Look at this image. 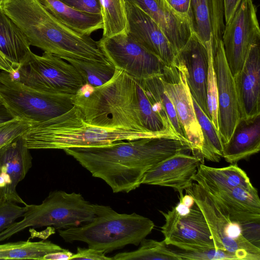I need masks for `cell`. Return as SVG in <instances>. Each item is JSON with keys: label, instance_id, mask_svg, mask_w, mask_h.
Returning <instances> with one entry per match:
<instances>
[{"label": "cell", "instance_id": "27", "mask_svg": "<svg viewBox=\"0 0 260 260\" xmlns=\"http://www.w3.org/2000/svg\"><path fill=\"white\" fill-rule=\"evenodd\" d=\"M192 180L199 184L247 188L254 187L245 172L236 164L223 168H213L201 164Z\"/></svg>", "mask_w": 260, "mask_h": 260}, {"label": "cell", "instance_id": "45", "mask_svg": "<svg viewBox=\"0 0 260 260\" xmlns=\"http://www.w3.org/2000/svg\"><path fill=\"white\" fill-rule=\"evenodd\" d=\"M5 1V0H0V6H1V5L2 4V3L4 1Z\"/></svg>", "mask_w": 260, "mask_h": 260}, {"label": "cell", "instance_id": "17", "mask_svg": "<svg viewBox=\"0 0 260 260\" xmlns=\"http://www.w3.org/2000/svg\"><path fill=\"white\" fill-rule=\"evenodd\" d=\"M127 34L148 51L159 58L166 66L172 64L178 52L157 23L140 8L126 2Z\"/></svg>", "mask_w": 260, "mask_h": 260}, {"label": "cell", "instance_id": "34", "mask_svg": "<svg viewBox=\"0 0 260 260\" xmlns=\"http://www.w3.org/2000/svg\"><path fill=\"white\" fill-rule=\"evenodd\" d=\"M173 250L181 260H238L237 257L225 250L208 247H194Z\"/></svg>", "mask_w": 260, "mask_h": 260}, {"label": "cell", "instance_id": "28", "mask_svg": "<svg viewBox=\"0 0 260 260\" xmlns=\"http://www.w3.org/2000/svg\"><path fill=\"white\" fill-rule=\"evenodd\" d=\"M65 250L50 241L9 242L0 244V259L43 260L47 254Z\"/></svg>", "mask_w": 260, "mask_h": 260}, {"label": "cell", "instance_id": "31", "mask_svg": "<svg viewBox=\"0 0 260 260\" xmlns=\"http://www.w3.org/2000/svg\"><path fill=\"white\" fill-rule=\"evenodd\" d=\"M137 250L120 252L112 257V260H181L172 250L167 248L164 240L157 241L144 238Z\"/></svg>", "mask_w": 260, "mask_h": 260}, {"label": "cell", "instance_id": "44", "mask_svg": "<svg viewBox=\"0 0 260 260\" xmlns=\"http://www.w3.org/2000/svg\"><path fill=\"white\" fill-rule=\"evenodd\" d=\"M182 203L185 204L187 207L190 208L195 203V201L193 197L188 193L183 195V193H180V197L179 198Z\"/></svg>", "mask_w": 260, "mask_h": 260}, {"label": "cell", "instance_id": "35", "mask_svg": "<svg viewBox=\"0 0 260 260\" xmlns=\"http://www.w3.org/2000/svg\"><path fill=\"white\" fill-rule=\"evenodd\" d=\"M209 67L207 83V103L209 118L218 130L217 122V88L216 77L214 67V54L208 51Z\"/></svg>", "mask_w": 260, "mask_h": 260}, {"label": "cell", "instance_id": "26", "mask_svg": "<svg viewBox=\"0 0 260 260\" xmlns=\"http://www.w3.org/2000/svg\"><path fill=\"white\" fill-rule=\"evenodd\" d=\"M140 82L154 110L172 125L181 140L189 144L178 120L174 106L165 91L159 76L141 80Z\"/></svg>", "mask_w": 260, "mask_h": 260}, {"label": "cell", "instance_id": "8", "mask_svg": "<svg viewBox=\"0 0 260 260\" xmlns=\"http://www.w3.org/2000/svg\"><path fill=\"white\" fill-rule=\"evenodd\" d=\"M0 96L15 118L41 123L71 109L73 96L38 91L13 80L9 73L0 72Z\"/></svg>", "mask_w": 260, "mask_h": 260}, {"label": "cell", "instance_id": "38", "mask_svg": "<svg viewBox=\"0 0 260 260\" xmlns=\"http://www.w3.org/2000/svg\"><path fill=\"white\" fill-rule=\"evenodd\" d=\"M66 5L80 11L101 14V0H59Z\"/></svg>", "mask_w": 260, "mask_h": 260}, {"label": "cell", "instance_id": "20", "mask_svg": "<svg viewBox=\"0 0 260 260\" xmlns=\"http://www.w3.org/2000/svg\"><path fill=\"white\" fill-rule=\"evenodd\" d=\"M234 79L240 119L260 115V43L251 47L243 68Z\"/></svg>", "mask_w": 260, "mask_h": 260}, {"label": "cell", "instance_id": "37", "mask_svg": "<svg viewBox=\"0 0 260 260\" xmlns=\"http://www.w3.org/2000/svg\"><path fill=\"white\" fill-rule=\"evenodd\" d=\"M25 211V205L21 207L12 202L0 201V233L7 229L17 218L22 217Z\"/></svg>", "mask_w": 260, "mask_h": 260}, {"label": "cell", "instance_id": "39", "mask_svg": "<svg viewBox=\"0 0 260 260\" xmlns=\"http://www.w3.org/2000/svg\"><path fill=\"white\" fill-rule=\"evenodd\" d=\"M71 259L112 260V257L107 256L102 251L89 247H78L77 253L73 254Z\"/></svg>", "mask_w": 260, "mask_h": 260}, {"label": "cell", "instance_id": "41", "mask_svg": "<svg viewBox=\"0 0 260 260\" xmlns=\"http://www.w3.org/2000/svg\"><path fill=\"white\" fill-rule=\"evenodd\" d=\"M241 1L242 0H224L225 24L230 22Z\"/></svg>", "mask_w": 260, "mask_h": 260}, {"label": "cell", "instance_id": "18", "mask_svg": "<svg viewBox=\"0 0 260 260\" xmlns=\"http://www.w3.org/2000/svg\"><path fill=\"white\" fill-rule=\"evenodd\" d=\"M202 158L186 152L173 155L146 172L141 184L169 187L183 193L192 184V177L203 164Z\"/></svg>", "mask_w": 260, "mask_h": 260}, {"label": "cell", "instance_id": "12", "mask_svg": "<svg viewBox=\"0 0 260 260\" xmlns=\"http://www.w3.org/2000/svg\"><path fill=\"white\" fill-rule=\"evenodd\" d=\"M165 91L172 102L178 120L189 142L193 155H201L203 138L193 108L182 62L176 56L174 62L165 66L159 76Z\"/></svg>", "mask_w": 260, "mask_h": 260}, {"label": "cell", "instance_id": "11", "mask_svg": "<svg viewBox=\"0 0 260 260\" xmlns=\"http://www.w3.org/2000/svg\"><path fill=\"white\" fill-rule=\"evenodd\" d=\"M222 42L228 65L234 77L243 68L251 47L260 43V29L253 0H242L225 25Z\"/></svg>", "mask_w": 260, "mask_h": 260}, {"label": "cell", "instance_id": "40", "mask_svg": "<svg viewBox=\"0 0 260 260\" xmlns=\"http://www.w3.org/2000/svg\"><path fill=\"white\" fill-rule=\"evenodd\" d=\"M169 5L178 13L187 16L190 22L191 0H166ZM191 23V22H190Z\"/></svg>", "mask_w": 260, "mask_h": 260}, {"label": "cell", "instance_id": "4", "mask_svg": "<svg viewBox=\"0 0 260 260\" xmlns=\"http://www.w3.org/2000/svg\"><path fill=\"white\" fill-rule=\"evenodd\" d=\"M171 132L152 133L134 128H106L85 122L76 106L66 113L41 123H32L24 136L30 149H62L97 146L142 138L170 137Z\"/></svg>", "mask_w": 260, "mask_h": 260}, {"label": "cell", "instance_id": "30", "mask_svg": "<svg viewBox=\"0 0 260 260\" xmlns=\"http://www.w3.org/2000/svg\"><path fill=\"white\" fill-rule=\"evenodd\" d=\"M125 0H101L104 37L127 34Z\"/></svg>", "mask_w": 260, "mask_h": 260}, {"label": "cell", "instance_id": "14", "mask_svg": "<svg viewBox=\"0 0 260 260\" xmlns=\"http://www.w3.org/2000/svg\"><path fill=\"white\" fill-rule=\"evenodd\" d=\"M165 223L161 227L167 245L185 249L194 247L215 248L205 218L195 203L188 214L181 216L174 207L167 212L159 211Z\"/></svg>", "mask_w": 260, "mask_h": 260}, {"label": "cell", "instance_id": "2", "mask_svg": "<svg viewBox=\"0 0 260 260\" xmlns=\"http://www.w3.org/2000/svg\"><path fill=\"white\" fill-rule=\"evenodd\" d=\"M2 9L21 30L30 46L67 61L110 63L98 42L63 24L39 0H6Z\"/></svg>", "mask_w": 260, "mask_h": 260}, {"label": "cell", "instance_id": "19", "mask_svg": "<svg viewBox=\"0 0 260 260\" xmlns=\"http://www.w3.org/2000/svg\"><path fill=\"white\" fill-rule=\"evenodd\" d=\"M176 56L184 64L186 81L192 97L209 118L207 103L209 58L206 47L192 32Z\"/></svg>", "mask_w": 260, "mask_h": 260}, {"label": "cell", "instance_id": "21", "mask_svg": "<svg viewBox=\"0 0 260 260\" xmlns=\"http://www.w3.org/2000/svg\"><path fill=\"white\" fill-rule=\"evenodd\" d=\"M135 5L158 25L167 39L178 52L193 32L189 18L176 12L166 0H125Z\"/></svg>", "mask_w": 260, "mask_h": 260}, {"label": "cell", "instance_id": "3", "mask_svg": "<svg viewBox=\"0 0 260 260\" xmlns=\"http://www.w3.org/2000/svg\"><path fill=\"white\" fill-rule=\"evenodd\" d=\"M72 100L90 125L149 132L141 117L136 80L122 70L116 69L112 78L102 85L84 84Z\"/></svg>", "mask_w": 260, "mask_h": 260}, {"label": "cell", "instance_id": "24", "mask_svg": "<svg viewBox=\"0 0 260 260\" xmlns=\"http://www.w3.org/2000/svg\"><path fill=\"white\" fill-rule=\"evenodd\" d=\"M260 150V115L240 119L227 143L223 146L222 157L231 164L257 153Z\"/></svg>", "mask_w": 260, "mask_h": 260}, {"label": "cell", "instance_id": "13", "mask_svg": "<svg viewBox=\"0 0 260 260\" xmlns=\"http://www.w3.org/2000/svg\"><path fill=\"white\" fill-rule=\"evenodd\" d=\"M200 185L222 205L233 221L241 225L244 237L259 247L260 200L257 189Z\"/></svg>", "mask_w": 260, "mask_h": 260}, {"label": "cell", "instance_id": "1", "mask_svg": "<svg viewBox=\"0 0 260 260\" xmlns=\"http://www.w3.org/2000/svg\"><path fill=\"white\" fill-rule=\"evenodd\" d=\"M93 177L103 180L114 193L139 187L151 169L180 152H192L189 144L176 137L122 141L97 146L63 150Z\"/></svg>", "mask_w": 260, "mask_h": 260}, {"label": "cell", "instance_id": "7", "mask_svg": "<svg viewBox=\"0 0 260 260\" xmlns=\"http://www.w3.org/2000/svg\"><path fill=\"white\" fill-rule=\"evenodd\" d=\"M185 190L202 211L215 248L234 254L238 260H260V248L244 237L241 225L231 219L222 205L197 183Z\"/></svg>", "mask_w": 260, "mask_h": 260}, {"label": "cell", "instance_id": "29", "mask_svg": "<svg viewBox=\"0 0 260 260\" xmlns=\"http://www.w3.org/2000/svg\"><path fill=\"white\" fill-rule=\"evenodd\" d=\"M192 98L195 113L203 138L201 154L203 158L218 162L223 155V145L218 132L195 100L192 97Z\"/></svg>", "mask_w": 260, "mask_h": 260}, {"label": "cell", "instance_id": "42", "mask_svg": "<svg viewBox=\"0 0 260 260\" xmlns=\"http://www.w3.org/2000/svg\"><path fill=\"white\" fill-rule=\"evenodd\" d=\"M73 253L66 249L63 251H60L53 253H50L44 256L43 260H59V259H71Z\"/></svg>", "mask_w": 260, "mask_h": 260}, {"label": "cell", "instance_id": "9", "mask_svg": "<svg viewBox=\"0 0 260 260\" xmlns=\"http://www.w3.org/2000/svg\"><path fill=\"white\" fill-rule=\"evenodd\" d=\"M17 81L43 92L74 96L85 84L76 68L63 59L44 52H32L17 71Z\"/></svg>", "mask_w": 260, "mask_h": 260}, {"label": "cell", "instance_id": "16", "mask_svg": "<svg viewBox=\"0 0 260 260\" xmlns=\"http://www.w3.org/2000/svg\"><path fill=\"white\" fill-rule=\"evenodd\" d=\"M24 135L0 148V201L27 204L16 190L32 165Z\"/></svg>", "mask_w": 260, "mask_h": 260}, {"label": "cell", "instance_id": "15", "mask_svg": "<svg viewBox=\"0 0 260 260\" xmlns=\"http://www.w3.org/2000/svg\"><path fill=\"white\" fill-rule=\"evenodd\" d=\"M217 88L218 133L223 146L230 139L240 120V114L234 77L228 65L222 40L213 59Z\"/></svg>", "mask_w": 260, "mask_h": 260}, {"label": "cell", "instance_id": "5", "mask_svg": "<svg viewBox=\"0 0 260 260\" xmlns=\"http://www.w3.org/2000/svg\"><path fill=\"white\" fill-rule=\"evenodd\" d=\"M154 227V222L147 217L136 213L120 214L104 206L92 221L59 230L58 234L66 242L82 241L89 248L107 253L129 244L138 246Z\"/></svg>", "mask_w": 260, "mask_h": 260}, {"label": "cell", "instance_id": "36", "mask_svg": "<svg viewBox=\"0 0 260 260\" xmlns=\"http://www.w3.org/2000/svg\"><path fill=\"white\" fill-rule=\"evenodd\" d=\"M32 124L28 121L18 118L0 123V148L24 135L30 129Z\"/></svg>", "mask_w": 260, "mask_h": 260}, {"label": "cell", "instance_id": "25", "mask_svg": "<svg viewBox=\"0 0 260 260\" xmlns=\"http://www.w3.org/2000/svg\"><path fill=\"white\" fill-rule=\"evenodd\" d=\"M56 18L72 30L89 36L93 31L103 29L102 14L88 13L70 7L59 0H39Z\"/></svg>", "mask_w": 260, "mask_h": 260}, {"label": "cell", "instance_id": "43", "mask_svg": "<svg viewBox=\"0 0 260 260\" xmlns=\"http://www.w3.org/2000/svg\"><path fill=\"white\" fill-rule=\"evenodd\" d=\"M15 118L7 107L0 96V123L8 121Z\"/></svg>", "mask_w": 260, "mask_h": 260}, {"label": "cell", "instance_id": "32", "mask_svg": "<svg viewBox=\"0 0 260 260\" xmlns=\"http://www.w3.org/2000/svg\"><path fill=\"white\" fill-rule=\"evenodd\" d=\"M68 61L79 73L85 84L93 87L103 85L113 76L116 68L111 63L70 59Z\"/></svg>", "mask_w": 260, "mask_h": 260}, {"label": "cell", "instance_id": "23", "mask_svg": "<svg viewBox=\"0 0 260 260\" xmlns=\"http://www.w3.org/2000/svg\"><path fill=\"white\" fill-rule=\"evenodd\" d=\"M30 45L17 25L0 6V69L12 74L28 59Z\"/></svg>", "mask_w": 260, "mask_h": 260}, {"label": "cell", "instance_id": "10", "mask_svg": "<svg viewBox=\"0 0 260 260\" xmlns=\"http://www.w3.org/2000/svg\"><path fill=\"white\" fill-rule=\"evenodd\" d=\"M105 57L116 69L136 80L160 76L166 64L127 34L103 37L99 41Z\"/></svg>", "mask_w": 260, "mask_h": 260}, {"label": "cell", "instance_id": "33", "mask_svg": "<svg viewBox=\"0 0 260 260\" xmlns=\"http://www.w3.org/2000/svg\"><path fill=\"white\" fill-rule=\"evenodd\" d=\"M136 81L140 112L144 128L153 133H175L172 125L165 121L154 110L141 85L140 80H136Z\"/></svg>", "mask_w": 260, "mask_h": 260}, {"label": "cell", "instance_id": "6", "mask_svg": "<svg viewBox=\"0 0 260 260\" xmlns=\"http://www.w3.org/2000/svg\"><path fill=\"white\" fill-rule=\"evenodd\" d=\"M103 205L92 204L80 193L51 191L39 205H25L23 218L0 233V242L29 227L53 226L59 230L92 221Z\"/></svg>", "mask_w": 260, "mask_h": 260}, {"label": "cell", "instance_id": "22", "mask_svg": "<svg viewBox=\"0 0 260 260\" xmlns=\"http://www.w3.org/2000/svg\"><path fill=\"white\" fill-rule=\"evenodd\" d=\"M190 12L193 32L214 55L225 28L224 0H191Z\"/></svg>", "mask_w": 260, "mask_h": 260}]
</instances>
